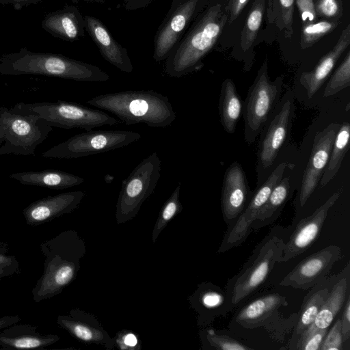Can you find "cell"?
Segmentation results:
<instances>
[{"mask_svg": "<svg viewBox=\"0 0 350 350\" xmlns=\"http://www.w3.org/2000/svg\"><path fill=\"white\" fill-rule=\"evenodd\" d=\"M340 257L341 248L339 246H327L299 262L284 277L280 285L308 290L328 275Z\"/></svg>", "mask_w": 350, "mask_h": 350, "instance_id": "obj_15", "label": "cell"}, {"mask_svg": "<svg viewBox=\"0 0 350 350\" xmlns=\"http://www.w3.org/2000/svg\"><path fill=\"white\" fill-rule=\"evenodd\" d=\"M53 126L39 116L24 113L5 107H0V156L34 155L38 146L52 131Z\"/></svg>", "mask_w": 350, "mask_h": 350, "instance_id": "obj_7", "label": "cell"}, {"mask_svg": "<svg viewBox=\"0 0 350 350\" xmlns=\"http://www.w3.org/2000/svg\"><path fill=\"white\" fill-rule=\"evenodd\" d=\"M248 0H230V22H232L239 16L242 11Z\"/></svg>", "mask_w": 350, "mask_h": 350, "instance_id": "obj_45", "label": "cell"}, {"mask_svg": "<svg viewBox=\"0 0 350 350\" xmlns=\"http://www.w3.org/2000/svg\"><path fill=\"white\" fill-rule=\"evenodd\" d=\"M75 3H77L80 1H88V2H94V3H103L105 2L106 0H72Z\"/></svg>", "mask_w": 350, "mask_h": 350, "instance_id": "obj_49", "label": "cell"}, {"mask_svg": "<svg viewBox=\"0 0 350 350\" xmlns=\"http://www.w3.org/2000/svg\"><path fill=\"white\" fill-rule=\"evenodd\" d=\"M295 116V93L288 90L281 97L259 134L256 159V187L273 170L282 148L290 139Z\"/></svg>", "mask_w": 350, "mask_h": 350, "instance_id": "obj_6", "label": "cell"}, {"mask_svg": "<svg viewBox=\"0 0 350 350\" xmlns=\"http://www.w3.org/2000/svg\"><path fill=\"white\" fill-rule=\"evenodd\" d=\"M350 85V52L349 51L338 68L329 79L323 96H334Z\"/></svg>", "mask_w": 350, "mask_h": 350, "instance_id": "obj_33", "label": "cell"}, {"mask_svg": "<svg viewBox=\"0 0 350 350\" xmlns=\"http://www.w3.org/2000/svg\"><path fill=\"white\" fill-rule=\"evenodd\" d=\"M342 313L340 317L341 332L344 342L349 340L350 337V295L349 294L342 306Z\"/></svg>", "mask_w": 350, "mask_h": 350, "instance_id": "obj_41", "label": "cell"}, {"mask_svg": "<svg viewBox=\"0 0 350 350\" xmlns=\"http://www.w3.org/2000/svg\"><path fill=\"white\" fill-rule=\"evenodd\" d=\"M287 305L284 295L269 293L247 304L237 313L234 320L244 328L258 327L262 326L280 307Z\"/></svg>", "mask_w": 350, "mask_h": 350, "instance_id": "obj_26", "label": "cell"}, {"mask_svg": "<svg viewBox=\"0 0 350 350\" xmlns=\"http://www.w3.org/2000/svg\"><path fill=\"white\" fill-rule=\"evenodd\" d=\"M161 161L157 152L143 159L122 182L116 210L118 224L132 219L151 196L161 176Z\"/></svg>", "mask_w": 350, "mask_h": 350, "instance_id": "obj_10", "label": "cell"}, {"mask_svg": "<svg viewBox=\"0 0 350 350\" xmlns=\"http://www.w3.org/2000/svg\"><path fill=\"white\" fill-rule=\"evenodd\" d=\"M87 103L116 116L126 125L164 128L176 118L168 97L153 90H126L96 96Z\"/></svg>", "mask_w": 350, "mask_h": 350, "instance_id": "obj_3", "label": "cell"}, {"mask_svg": "<svg viewBox=\"0 0 350 350\" xmlns=\"http://www.w3.org/2000/svg\"><path fill=\"white\" fill-rule=\"evenodd\" d=\"M218 109L223 129L227 133L233 134L242 115L243 101L231 79H226L221 83Z\"/></svg>", "mask_w": 350, "mask_h": 350, "instance_id": "obj_30", "label": "cell"}, {"mask_svg": "<svg viewBox=\"0 0 350 350\" xmlns=\"http://www.w3.org/2000/svg\"><path fill=\"white\" fill-rule=\"evenodd\" d=\"M281 234L276 228H272L255 247L237 274L229 279L224 289L232 308L257 290L280 262L286 242Z\"/></svg>", "mask_w": 350, "mask_h": 350, "instance_id": "obj_5", "label": "cell"}, {"mask_svg": "<svg viewBox=\"0 0 350 350\" xmlns=\"http://www.w3.org/2000/svg\"><path fill=\"white\" fill-rule=\"evenodd\" d=\"M44 261L43 272L32 289L36 302L61 293L74 281L86 252L85 243L75 230H66L40 245Z\"/></svg>", "mask_w": 350, "mask_h": 350, "instance_id": "obj_1", "label": "cell"}, {"mask_svg": "<svg viewBox=\"0 0 350 350\" xmlns=\"http://www.w3.org/2000/svg\"><path fill=\"white\" fill-rule=\"evenodd\" d=\"M42 27L54 37L66 41H76L85 35V22L78 8L66 5L46 15Z\"/></svg>", "mask_w": 350, "mask_h": 350, "instance_id": "obj_22", "label": "cell"}, {"mask_svg": "<svg viewBox=\"0 0 350 350\" xmlns=\"http://www.w3.org/2000/svg\"><path fill=\"white\" fill-rule=\"evenodd\" d=\"M293 189L291 176L284 175L260 209L252 224V230H256L273 223L279 217L286 203L291 198Z\"/></svg>", "mask_w": 350, "mask_h": 350, "instance_id": "obj_28", "label": "cell"}, {"mask_svg": "<svg viewBox=\"0 0 350 350\" xmlns=\"http://www.w3.org/2000/svg\"><path fill=\"white\" fill-rule=\"evenodd\" d=\"M283 79L277 77L271 81L265 62L250 86L243 102L244 139L253 144L281 98Z\"/></svg>", "mask_w": 350, "mask_h": 350, "instance_id": "obj_9", "label": "cell"}, {"mask_svg": "<svg viewBox=\"0 0 350 350\" xmlns=\"http://www.w3.org/2000/svg\"><path fill=\"white\" fill-rule=\"evenodd\" d=\"M59 340L55 334H42L25 324L12 325L0 334V347L3 349H41Z\"/></svg>", "mask_w": 350, "mask_h": 350, "instance_id": "obj_27", "label": "cell"}, {"mask_svg": "<svg viewBox=\"0 0 350 350\" xmlns=\"http://www.w3.org/2000/svg\"><path fill=\"white\" fill-rule=\"evenodd\" d=\"M349 286L350 263L349 262L343 269L336 274L328 296L321 306L314 322L300 338L317 329L329 328L349 294Z\"/></svg>", "mask_w": 350, "mask_h": 350, "instance_id": "obj_21", "label": "cell"}, {"mask_svg": "<svg viewBox=\"0 0 350 350\" xmlns=\"http://www.w3.org/2000/svg\"><path fill=\"white\" fill-rule=\"evenodd\" d=\"M42 0H0V3L3 5H11L16 10H21L24 7L31 5H36Z\"/></svg>", "mask_w": 350, "mask_h": 350, "instance_id": "obj_46", "label": "cell"}, {"mask_svg": "<svg viewBox=\"0 0 350 350\" xmlns=\"http://www.w3.org/2000/svg\"><path fill=\"white\" fill-rule=\"evenodd\" d=\"M180 183L176 186L170 198L161 208L152 232V243H155L159 235L167 224L183 210L179 200Z\"/></svg>", "mask_w": 350, "mask_h": 350, "instance_id": "obj_32", "label": "cell"}, {"mask_svg": "<svg viewBox=\"0 0 350 350\" xmlns=\"http://www.w3.org/2000/svg\"><path fill=\"white\" fill-rule=\"evenodd\" d=\"M282 16L285 25L291 28L294 10V0H280Z\"/></svg>", "mask_w": 350, "mask_h": 350, "instance_id": "obj_44", "label": "cell"}, {"mask_svg": "<svg viewBox=\"0 0 350 350\" xmlns=\"http://www.w3.org/2000/svg\"><path fill=\"white\" fill-rule=\"evenodd\" d=\"M85 29L103 58L124 72H131L133 66L126 49L112 36L107 27L97 18L85 16Z\"/></svg>", "mask_w": 350, "mask_h": 350, "instance_id": "obj_20", "label": "cell"}, {"mask_svg": "<svg viewBox=\"0 0 350 350\" xmlns=\"http://www.w3.org/2000/svg\"><path fill=\"white\" fill-rule=\"evenodd\" d=\"M85 193L68 191L38 200L23 210L26 223L38 226L70 213L80 204Z\"/></svg>", "mask_w": 350, "mask_h": 350, "instance_id": "obj_18", "label": "cell"}, {"mask_svg": "<svg viewBox=\"0 0 350 350\" xmlns=\"http://www.w3.org/2000/svg\"><path fill=\"white\" fill-rule=\"evenodd\" d=\"M336 275L326 276L313 286L304 298L299 318L288 342V349H295V347L309 327L314 322L321 306L328 296Z\"/></svg>", "mask_w": 350, "mask_h": 350, "instance_id": "obj_23", "label": "cell"}, {"mask_svg": "<svg viewBox=\"0 0 350 350\" xmlns=\"http://www.w3.org/2000/svg\"><path fill=\"white\" fill-rule=\"evenodd\" d=\"M302 21L313 22L317 13L312 0H295Z\"/></svg>", "mask_w": 350, "mask_h": 350, "instance_id": "obj_40", "label": "cell"}, {"mask_svg": "<svg viewBox=\"0 0 350 350\" xmlns=\"http://www.w3.org/2000/svg\"><path fill=\"white\" fill-rule=\"evenodd\" d=\"M12 108L21 113L37 115L51 126L66 129H83L88 131L94 128L115 125L120 122L103 111L68 101L20 102Z\"/></svg>", "mask_w": 350, "mask_h": 350, "instance_id": "obj_8", "label": "cell"}, {"mask_svg": "<svg viewBox=\"0 0 350 350\" xmlns=\"http://www.w3.org/2000/svg\"><path fill=\"white\" fill-rule=\"evenodd\" d=\"M199 16L165 59V70L170 77H180L198 68L215 44L227 20L220 5L210 7Z\"/></svg>", "mask_w": 350, "mask_h": 350, "instance_id": "obj_4", "label": "cell"}, {"mask_svg": "<svg viewBox=\"0 0 350 350\" xmlns=\"http://www.w3.org/2000/svg\"><path fill=\"white\" fill-rule=\"evenodd\" d=\"M205 341L208 345L218 350H251L252 347H247L236 339L226 335L221 334L213 329H208L204 333Z\"/></svg>", "mask_w": 350, "mask_h": 350, "instance_id": "obj_35", "label": "cell"}, {"mask_svg": "<svg viewBox=\"0 0 350 350\" xmlns=\"http://www.w3.org/2000/svg\"><path fill=\"white\" fill-rule=\"evenodd\" d=\"M21 319L18 317H4L0 318V329L6 328L18 323Z\"/></svg>", "mask_w": 350, "mask_h": 350, "instance_id": "obj_47", "label": "cell"}, {"mask_svg": "<svg viewBox=\"0 0 350 350\" xmlns=\"http://www.w3.org/2000/svg\"><path fill=\"white\" fill-rule=\"evenodd\" d=\"M121 349H139L137 336L131 332L118 334V338L115 340Z\"/></svg>", "mask_w": 350, "mask_h": 350, "instance_id": "obj_42", "label": "cell"}, {"mask_svg": "<svg viewBox=\"0 0 350 350\" xmlns=\"http://www.w3.org/2000/svg\"><path fill=\"white\" fill-rule=\"evenodd\" d=\"M343 343L340 317L335 321L332 327L327 331L319 350H342L343 349Z\"/></svg>", "mask_w": 350, "mask_h": 350, "instance_id": "obj_38", "label": "cell"}, {"mask_svg": "<svg viewBox=\"0 0 350 350\" xmlns=\"http://www.w3.org/2000/svg\"><path fill=\"white\" fill-rule=\"evenodd\" d=\"M350 124L348 122L340 124L336 135L329 158L320 180L321 186H325L337 174L343 159L349 148Z\"/></svg>", "mask_w": 350, "mask_h": 350, "instance_id": "obj_31", "label": "cell"}, {"mask_svg": "<svg viewBox=\"0 0 350 350\" xmlns=\"http://www.w3.org/2000/svg\"><path fill=\"white\" fill-rule=\"evenodd\" d=\"M20 272V265L16 257L8 254V246L0 243V280Z\"/></svg>", "mask_w": 350, "mask_h": 350, "instance_id": "obj_37", "label": "cell"}, {"mask_svg": "<svg viewBox=\"0 0 350 350\" xmlns=\"http://www.w3.org/2000/svg\"><path fill=\"white\" fill-rule=\"evenodd\" d=\"M0 74L37 75L90 82L109 79V75L98 66L60 54L37 53L25 48L0 57Z\"/></svg>", "mask_w": 350, "mask_h": 350, "instance_id": "obj_2", "label": "cell"}, {"mask_svg": "<svg viewBox=\"0 0 350 350\" xmlns=\"http://www.w3.org/2000/svg\"><path fill=\"white\" fill-rule=\"evenodd\" d=\"M340 196L333 193L310 215L301 220L285 242L280 262H285L304 253L317 240L330 208Z\"/></svg>", "mask_w": 350, "mask_h": 350, "instance_id": "obj_16", "label": "cell"}, {"mask_svg": "<svg viewBox=\"0 0 350 350\" xmlns=\"http://www.w3.org/2000/svg\"><path fill=\"white\" fill-rule=\"evenodd\" d=\"M146 1L149 0H126V5L131 9L140 5H144Z\"/></svg>", "mask_w": 350, "mask_h": 350, "instance_id": "obj_48", "label": "cell"}, {"mask_svg": "<svg viewBox=\"0 0 350 350\" xmlns=\"http://www.w3.org/2000/svg\"><path fill=\"white\" fill-rule=\"evenodd\" d=\"M139 133L121 130L88 131L54 146L42 154L44 158L76 159L113 150L141 139Z\"/></svg>", "mask_w": 350, "mask_h": 350, "instance_id": "obj_11", "label": "cell"}, {"mask_svg": "<svg viewBox=\"0 0 350 350\" xmlns=\"http://www.w3.org/2000/svg\"><path fill=\"white\" fill-rule=\"evenodd\" d=\"M349 44L350 26L348 25L342 31L334 47L320 59L312 70L301 74L299 83L308 98H312L319 91Z\"/></svg>", "mask_w": 350, "mask_h": 350, "instance_id": "obj_24", "label": "cell"}, {"mask_svg": "<svg viewBox=\"0 0 350 350\" xmlns=\"http://www.w3.org/2000/svg\"><path fill=\"white\" fill-rule=\"evenodd\" d=\"M317 10L321 16L333 17L338 12V5L336 0H319Z\"/></svg>", "mask_w": 350, "mask_h": 350, "instance_id": "obj_43", "label": "cell"}, {"mask_svg": "<svg viewBox=\"0 0 350 350\" xmlns=\"http://www.w3.org/2000/svg\"><path fill=\"white\" fill-rule=\"evenodd\" d=\"M264 10V0H256L246 21L242 39V48L247 50L254 41L260 27Z\"/></svg>", "mask_w": 350, "mask_h": 350, "instance_id": "obj_34", "label": "cell"}, {"mask_svg": "<svg viewBox=\"0 0 350 350\" xmlns=\"http://www.w3.org/2000/svg\"><path fill=\"white\" fill-rule=\"evenodd\" d=\"M57 323L77 340L113 349L116 342L105 330L96 317L79 309H72L68 314L59 315Z\"/></svg>", "mask_w": 350, "mask_h": 350, "instance_id": "obj_19", "label": "cell"}, {"mask_svg": "<svg viewBox=\"0 0 350 350\" xmlns=\"http://www.w3.org/2000/svg\"><path fill=\"white\" fill-rule=\"evenodd\" d=\"M291 165H288L284 161L279 163L265 180L256 187L243 211L234 223L228 227L218 249L219 253H223L238 247L246 241L252 231V224L255 220L260 209L268 199L274 187L282 178L286 171Z\"/></svg>", "mask_w": 350, "mask_h": 350, "instance_id": "obj_12", "label": "cell"}, {"mask_svg": "<svg viewBox=\"0 0 350 350\" xmlns=\"http://www.w3.org/2000/svg\"><path fill=\"white\" fill-rule=\"evenodd\" d=\"M10 178L23 185L42 187L53 189H64L79 185L84 182L82 177L57 170L38 172H16Z\"/></svg>", "mask_w": 350, "mask_h": 350, "instance_id": "obj_29", "label": "cell"}, {"mask_svg": "<svg viewBox=\"0 0 350 350\" xmlns=\"http://www.w3.org/2000/svg\"><path fill=\"white\" fill-rule=\"evenodd\" d=\"M340 123L332 122L318 132L304 172L296 208H301L317 187L327 164Z\"/></svg>", "mask_w": 350, "mask_h": 350, "instance_id": "obj_14", "label": "cell"}, {"mask_svg": "<svg viewBox=\"0 0 350 350\" xmlns=\"http://www.w3.org/2000/svg\"><path fill=\"white\" fill-rule=\"evenodd\" d=\"M199 1L200 0H173L154 37V61H163L170 55L193 19Z\"/></svg>", "mask_w": 350, "mask_h": 350, "instance_id": "obj_13", "label": "cell"}, {"mask_svg": "<svg viewBox=\"0 0 350 350\" xmlns=\"http://www.w3.org/2000/svg\"><path fill=\"white\" fill-rule=\"evenodd\" d=\"M252 195L241 165L234 161L224 173L221 196L223 219L228 226L237 220L249 202Z\"/></svg>", "mask_w": 350, "mask_h": 350, "instance_id": "obj_17", "label": "cell"}, {"mask_svg": "<svg viewBox=\"0 0 350 350\" xmlns=\"http://www.w3.org/2000/svg\"><path fill=\"white\" fill-rule=\"evenodd\" d=\"M335 26V24L327 21H321L306 25L302 31L301 42L302 46L304 48L312 45L319 38L333 29Z\"/></svg>", "mask_w": 350, "mask_h": 350, "instance_id": "obj_36", "label": "cell"}, {"mask_svg": "<svg viewBox=\"0 0 350 350\" xmlns=\"http://www.w3.org/2000/svg\"><path fill=\"white\" fill-rule=\"evenodd\" d=\"M189 299L202 324L224 316L232 309L225 289L210 282L200 284Z\"/></svg>", "mask_w": 350, "mask_h": 350, "instance_id": "obj_25", "label": "cell"}, {"mask_svg": "<svg viewBox=\"0 0 350 350\" xmlns=\"http://www.w3.org/2000/svg\"><path fill=\"white\" fill-rule=\"evenodd\" d=\"M328 329H317L304 336L298 341L295 350H319Z\"/></svg>", "mask_w": 350, "mask_h": 350, "instance_id": "obj_39", "label": "cell"}]
</instances>
